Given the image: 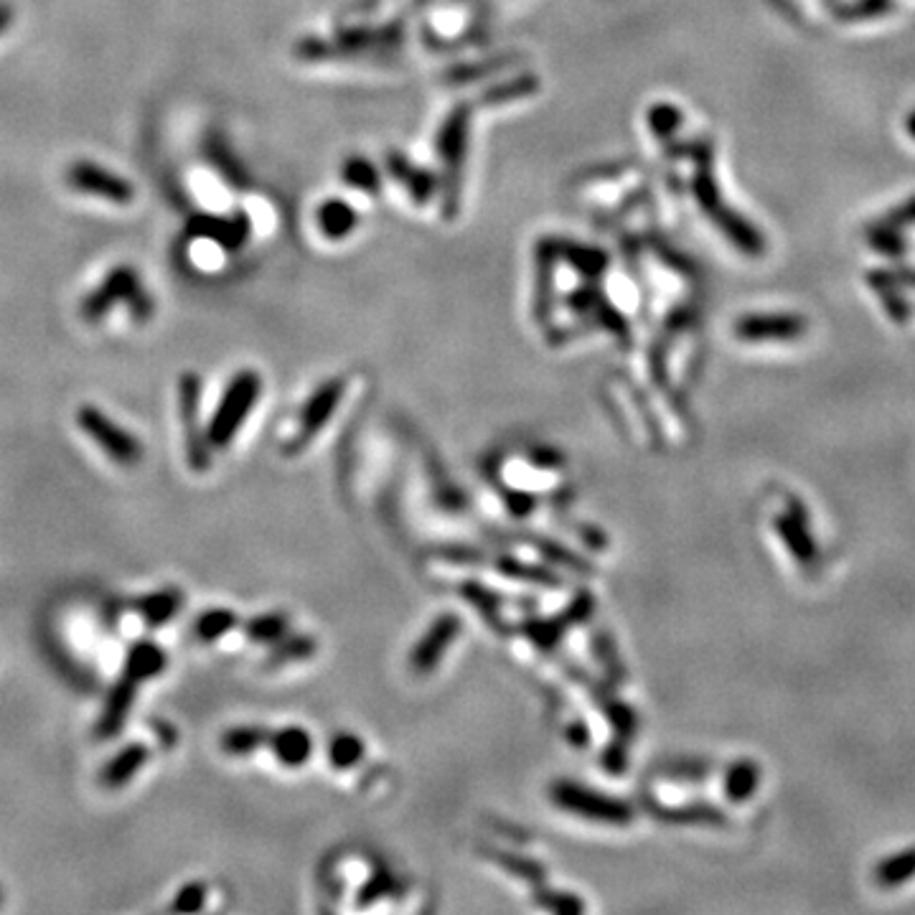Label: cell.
Instances as JSON below:
<instances>
[{
	"label": "cell",
	"instance_id": "6da1fadb",
	"mask_svg": "<svg viewBox=\"0 0 915 915\" xmlns=\"http://www.w3.org/2000/svg\"><path fill=\"white\" fill-rule=\"evenodd\" d=\"M260 374L257 372H239L224 389L222 400H219L217 412L211 415L209 427H206V438L214 450H224L239 433L242 422L250 417L257 397H260Z\"/></svg>",
	"mask_w": 915,
	"mask_h": 915
},
{
	"label": "cell",
	"instance_id": "7a4b0ae2",
	"mask_svg": "<svg viewBox=\"0 0 915 915\" xmlns=\"http://www.w3.org/2000/svg\"><path fill=\"white\" fill-rule=\"evenodd\" d=\"M692 186H694V196H697L699 206L705 209L707 217L715 219L717 227H720L722 232L732 239V242L738 244L740 250L748 252V255H760V252H763L766 244H763V237H760L758 229H755L750 222H745L738 211L727 209V206L722 204L715 176H712L707 161L699 163V171H697V176H694Z\"/></svg>",
	"mask_w": 915,
	"mask_h": 915
},
{
	"label": "cell",
	"instance_id": "3957f363",
	"mask_svg": "<svg viewBox=\"0 0 915 915\" xmlns=\"http://www.w3.org/2000/svg\"><path fill=\"white\" fill-rule=\"evenodd\" d=\"M468 130H471V107H455L445 120L438 138V153L443 161V186H445V214L453 217L458 209V191H461L463 161L468 153Z\"/></svg>",
	"mask_w": 915,
	"mask_h": 915
},
{
	"label": "cell",
	"instance_id": "277c9868",
	"mask_svg": "<svg viewBox=\"0 0 915 915\" xmlns=\"http://www.w3.org/2000/svg\"><path fill=\"white\" fill-rule=\"evenodd\" d=\"M77 427L87 435L107 458H112L120 466H135L143 458V445L135 438L133 433H128L125 427L117 425L112 417H107L100 407L95 405H82L77 410Z\"/></svg>",
	"mask_w": 915,
	"mask_h": 915
},
{
	"label": "cell",
	"instance_id": "5b68a950",
	"mask_svg": "<svg viewBox=\"0 0 915 915\" xmlns=\"http://www.w3.org/2000/svg\"><path fill=\"white\" fill-rule=\"evenodd\" d=\"M552 801L560 809L570 811V814L600 821V824H628L633 819L631 809L623 801L610 799V796H603L600 791H593V788H585L572 781L555 783L552 786Z\"/></svg>",
	"mask_w": 915,
	"mask_h": 915
},
{
	"label": "cell",
	"instance_id": "8992f818",
	"mask_svg": "<svg viewBox=\"0 0 915 915\" xmlns=\"http://www.w3.org/2000/svg\"><path fill=\"white\" fill-rule=\"evenodd\" d=\"M67 183L74 191L125 206L135 199L133 183L92 161H74L67 171Z\"/></svg>",
	"mask_w": 915,
	"mask_h": 915
},
{
	"label": "cell",
	"instance_id": "52a82bcc",
	"mask_svg": "<svg viewBox=\"0 0 915 915\" xmlns=\"http://www.w3.org/2000/svg\"><path fill=\"white\" fill-rule=\"evenodd\" d=\"M140 288H143V285H140L138 272L130 265H117L115 270H110V275L84 298L79 313H82L84 321L89 323L100 321V318H105L117 303H128Z\"/></svg>",
	"mask_w": 915,
	"mask_h": 915
},
{
	"label": "cell",
	"instance_id": "ba28073f",
	"mask_svg": "<svg viewBox=\"0 0 915 915\" xmlns=\"http://www.w3.org/2000/svg\"><path fill=\"white\" fill-rule=\"evenodd\" d=\"M199 394L201 382L194 372L181 374L178 379V407H181V417L186 422V433H189V463L196 471H206L209 466V438L204 433H199L196 427V415H199Z\"/></svg>",
	"mask_w": 915,
	"mask_h": 915
},
{
	"label": "cell",
	"instance_id": "9c48e42d",
	"mask_svg": "<svg viewBox=\"0 0 915 915\" xmlns=\"http://www.w3.org/2000/svg\"><path fill=\"white\" fill-rule=\"evenodd\" d=\"M809 331V323L801 316L788 313H755L740 318L735 336L743 341H796Z\"/></svg>",
	"mask_w": 915,
	"mask_h": 915
},
{
	"label": "cell",
	"instance_id": "30bf717a",
	"mask_svg": "<svg viewBox=\"0 0 915 915\" xmlns=\"http://www.w3.org/2000/svg\"><path fill=\"white\" fill-rule=\"evenodd\" d=\"M138 684L140 682H135L128 674H120V679L112 684V689L107 692L105 707H102L100 717L95 722L97 740H115L122 732V727L128 725L130 710H133L135 697H138Z\"/></svg>",
	"mask_w": 915,
	"mask_h": 915
},
{
	"label": "cell",
	"instance_id": "8fae6325",
	"mask_svg": "<svg viewBox=\"0 0 915 915\" xmlns=\"http://www.w3.org/2000/svg\"><path fill=\"white\" fill-rule=\"evenodd\" d=\"M458 633H461V618L453 616V613L440 616L433 626L427 628L425 636L417 641L415 651H412V669L420 671V674L433 671V666L443 659L445 649L458 638Z\"/></svg>",
	"mask_w": 915,
	"mask_h": 915
},
{
	"label": "cell",
	"instance_id": "7c38bea8",
	"mask_svg": "<svg viewBox=\"0 0 915 915\" xmlns=\"http://www.w3.org/2000/svg\"><path fill=\"white\" fill-rule=\"evenodd\" d=\"M341 394H344V384H341L339 379L323 384V387L313 394L311 400H308V405H305L303 417H300V435L298 440H295V445L311 440L313 435L326 425L328 417L333 415V410L339 407Z\"/></svg>",
	"mask_w": 915,
	"mask_h": 915
},
{
	"label": "cell",
	"instance_id": "4fadbf2b",
	"mask_svg": "<svg viewBox=\"0 0 915 915\" xmlns=\"http://www.w3.org/2000/svg\"><path fill=\"white\" fill-rule=\"evenodd\" d=\"M150 750L143 743H130L122 750H117L110 760L105 763V768L100 771V783L105 788H120L125 783H130L135 778V773L148 763Z\"/></svg>",
	"mask_w": 915,
	"mask_h": 915
},
{
	"label": "cell",
	"instance_id": "5bb4252c",
	"mask_svg": "<svg viewBox=\"0 0 915 915\" xmlns=\"http://www.w3.org/2000/svg\"><path fill=\"white\" fill-rule=\"evenodd\" d=\"M166 664H168L166 649H161L156 641H148V638H143V641H135V644L128 649V654H125L122 674L133 677L135 682H148V679L163 674Z\"/></svg>",
	"mask_w": 915,
	"mask_h": 915
},
{
	"label": "cell",
	"instance_id": "9a60e30c",
	"mask_svg": "<svg viewBox=\"0 0 915 915\" xmlns=\"http://www.w3.org/2000/svg\"><path fill=\"white\" fill-rule=\"evenodd\" d=\"M183 593L178 588H163L156 593H148L143 598H138L135 610L143 618V623L148 628H161L166 623H171L178 616V610L183 605Z\"/></svg>",
	"mask_w": 915,
	"mask_h": 915
},
{
	"label": "cell",
	"instance_id": "2e32d148",
	"mask_svg": "<svg viewBox=\"0 0 915 915\" xmlns=\"http://www.w3.org/2000/svg\"><path fill=\"white\" fill-rule=\"evenodd\" d=\"M799 509L801 506L796 504V511H788V514L778 516L776 527L783 542L791 549V555H796V560H799L801 565H811V562L816 560V542L811 539V534L806 532L804 514H801Z\"/></svg>",
	"mask_w": 915,
	"mask_h": 915
},
{
	"label": "cell",
	"instance_id": "e0dca14e",
	"mask_svg": "<svg viewBox=\"0 0 915 915\" xmlns=\"http://www.w3.org/2000/svg\"><path fill=\"white\" fill-rule=\"evenodd\" d=\"M555 242H542L537 252V295H534V313L539 321L552 313V290H555Z\"/></svg>",
	"mask_w": 915,
	"mask_h": 915
},
{
	"label": "cell",
	"instance_id": "ac0fdd59",
	"mask_svg": "<svg viewBox=\"0 0 915 915\" xmlns=\"http://www.w3.org/2000/svg\"><path fill=\"white\" fill-rule=\"evenodd\" d=\"M311 748V735L303 727H285L272 738V750H275L280 763L290 768L303 766L305 760L311 758Z\"/></svg>",
	"mask_w": 915,
	"mask_h": 915
},
{
	"label": "cell",
	"instance_id": "d6986e66",
	"mask_svg": "<svg viewBox=\"0 0 915 915\" xmlns=\"http://www.w3.org/2000/svg\"><path fill=\"white\" fill-rule=\"evenodd\" d=\"M760 783V768L753 760H738L725 773V796L735 804H743L755 793Z\"/></svg>",
	"mask_w": 915,
	"mask_h": 915
},
{
	"label": "cell",
	"instance_id": "ffe728a7",
	"mask_svg": "<svg viewBox=\"0 0 915 915\" xmlns=\"http://www.w3.org/2000/svg\"><path fill=\"white\" fill-rule=\"evenodd\" d=\"M915 877V847L903 849L875 867V880L880 888H900Z\"/></svg>",
	"mask_w": 915,
	"mask_h": 915
},
{
	"label": "cell",
	"instance_id": "44dd1931",
	"mask_svg": "<svg viewBox=\"0 0 915 915\" xmlns=\"http://www.w3.org/2000/svg\"><path fill=\"white\" fill-rule=\"evenodd\" d=\"M318 227L326 237L331 239H341L346 234L354 232L356 227V211L351 206H346L344 201H326V204L318 209Z\"/></svg>",
	"mask_w": 915,
	"mask_h": 915
},
{
	"label": "cell",
	"instance_id": "7402d4cb",
	"mask_svg": "<svg viewBox=\"0 0 915 915\" xmlns=\"http://www.w3.org/2000/svg\"><path fill=\"white\" fill-rule=\"evenodd\" d=\"M389 168H392L394 176H397L402 183H405L407 189H410V194L415 196L417 201H427L430 196L435 194L433 173H427V171H422V168L410 166V163H407L405 158H400V156L389 158Z\"/></svg>",
	"mask_w": 915,
	"mask_h": 915
},
{
	"label": "cell",
	"instance_id": "603a6c76",
	"mask_svg": "<svg viewBox=\"0 0 915 915\" xmlns=\"http://www.w3.org/2000/svg\"><path fill=\"white\" fill-rule=\"evenodd\" d=\"M234 626H237V616H234L232 610L211 608L194 621V636L199 641H204V644H211V641L227 636Z\"/></svg>",
	"mask_w": 915,
	"mask_h": 915
},
{
	"label": "cell",
	"instance_id": "cb8c5ba5",
	"mask_svg": "<svg viewBox=\"0 0 915 915\" xmlns=\"http://www.w3.org/2000/svg\"><path fill=\"white\" fill-rule=\"evenodd\" d=\"M189 232L196 234V237H209V239H219L224 244H237L242 242V237L247 234V229L242 227L239 222H222V219L214 217H199L189 224Z\"/></svg>",
	"mask_w": 915,
	"mask_h": 915
},
{
	"label": "cell",
	"instance_id": "d4e9b609",
	"mask_svg": "<svg viewBox=\"0 0 915 915\" xmlns=\"http://www.w3.org/2000/svg\"><path fill=\"white\" fill-rule=\"evenodd\" d=\"M262 743H265V730H260V727H234V730L224 732L222 740H219L222 750H227L229 755H247L260 748Z\"/></svg>",
	"mask_w": 915,
	"mask_h": 915
},
{
	"label": "cell",
	"instance_id": "484cf974",
	"mask_svg": "<svg viewBox=\"0 0 915 915\" xmlns=\"http://www.w3.org/2000/svg\"><path fill=\"white\" fill-rule=\"evenodd\" d=\"M328 758H331L333 768H354L364 758V743L351 732L336 735L328 748Z\"/></svg>",
	"mask_w": 915,
	"mask_h": 915
},
{
	"label": "cell",
	"instance_id": "4316f807",
	"mask_svg": "<svg viewBox=\"0 0 915 915\" xmlns=\"http://www.w3.org/2000/svg\"><path fill=\"white\" fill-rule=\"evenodd\" d=\"M285 631H288V621L283 616H260L247 623V636L252 641H260V644L278 641L285 636Z\"/></svg>",
	"mask_w": 915,
	"mask_h": 915
},
{
	"label": "cell",
	"instance_id": "83f0119b",
	"mask_svg": "<svg viewBox=\"0 0 915 915\" xmlns=\"http://www.w3.org/2000/svg\"><path fill=\"white\" fill-rule=\"evenodd\" d=\"M344 181H349V186L359 191H369V194H377L379 191V176L377 171L372 168L369 161H361V158H354L344 166Z\"/></svg>",
	"mask_w": 915,
	"mask_h": 915
},
{
	"label": "cell",
	"instance_id": "f1b7e54d",
	"mask_svg": "<svg viewBox=\"0 0 915 915\" xmlns=\"http://www.w3.org/2000/svg\"><path fill=\"white\" fill-rule=\"evenodd\" d=\"M661 819L666 821H677V824H699V821H707V824H722V811L712 809V806H687V809H666L661 811Z\"/></svg>",
	"mask_w": 915,
	"mask_h": 915
},
{
	"label": "cell",
	"instance_id": "f546056e",
	"mask_svg": "<svg viewBox=\"0 0 915 915\" xmlns=\"http://www.w3.org/2000/svg\"><path fill=\"white\" fill-rule=\"evenodd\" d=\"M649 125L659 138H669V135L677 133L679 125H682V112H679L677 107L656 105L654 110L649 112Z\"/></svg>",
	"mask_w": 915,
	"mask_h": 915
},
{
	"label": "cell",
	"instance_id": "4dcf8cb0",
	"mask_svg": "<svg viewBox=\"0 0 915 915\" xmlns=\"http://www.w3.org/2000/svg\"><path fill=\"white\" fill-rule=\"evenodd\" d=\"M204 903H206L204 885H201V882H189V885H183V888L178 890L171 910L173 913H196V910L204 908Z\"/></svg>",
	"mask_w": 915,
	"mask_h": 915
},
{
	"label": "cell",
	"instance_id": "1f68e13d",
	"mask_svg": "<svg viewBox=\"0 0 915 915\" xmlns=\"http://www.w3.org/2000/svg\"><path fill=\"white\" fill-rule=\"evenodd\" d=\"M567 257L572 260V265L577 270H583L585 275H600L605 270V255L598 250H585V247H570Z\"/></svg>",
	"mask_w": 915,
	"mask_h": 915
},
{
	"label": "cell",
	"instance_id": "d6a6232c",
	"mask_svg": "<svg viewBox=\"0 0 915 915\" xmlns=\"http://www.w3.org/2000/svg\"><path fill=\"white\" fill-rule=\"evenodd\" d=\"M534 89H537V79H534V77H524V79H516V82H509V84H506V87L494 89V92H491V95H486V100H494V102H491V105H499V102L511 100V97L532 95Z\"/></svg>",
	"mask_w": 915,
	"mask_h": 915
},
{
	"label": "cell",
	"instance_id": "836d02e7",
	"mask_svg": "<svg viewBox=\"0 0 915 915\" xmlns=\"http://www.w3.org/2000/svg\"><path fill=\"white\" fill-rule=\"evenodd\" d=\"M870 239H872V244H875L877 250L888 252V255H900V252L905 250L903 239L898 237L895 227H890V224H885V222H882L880 227H877L875 232H872Z\"/></svg>",
	"mask_w": 915,
	"mask_h": 915
},
{
	"label": "cell",
	"instance_id": "e575fe53",
	"mask_svg": "<svg viewBox=\"0 0 915 915\" xmlns=\"http://www.w3.org/2000/svg\"><path fill=\"white\" fill-rule=\"evenodd\" d=\"M128 311H130V316L135 318V321H148L150 316H153V298H150L148 293H145V288H140L138 293L133 295V298L128 300Z\"/></svg>",
	"mask_w": 915,
	"mask_h": 915
},
{
	"label": "cell",
	"instance_id": "d590c367",
	"mask_svg": "<svg viewBox=\"0 0 915 915\" xmlns=\"http://www.w3.org/2000/svg\"><path fill=\"white\" fill-rule=\"evenodd\" d=\"M913 222H915V199L908 201L903 209L888 214V219H885V224H890V227H903V224H913Z\"/></svg>",
	"mask_w": 915,
	"mask_h": 915
},
{
	"label": "cell",
	"instance_id": "8d00e7d4",
	"mask_svg": "<svg viewBox=\"0 0 915 915\" xmlns=\"http://www.w3.org/2000/svg\"><path fill=\"white\" fill-rule=\"evenodd\" d=\"M13 23V6L8 0H0V36L6 34Z\"/></svg>",
	"mask_w": 915,
	"mask_h": 915
},
{
	"label": "cell",
	"instance_id": "74e56055",
	"mask_svg": "<svg viewBox=\"0 0 915 915\" xmlns=\"http://www.w3.org/2000/svg\"><path fill=\"white\" fill-rule=\"evenodd\" d=\"M501 862H504L506 867H511V865H516L514 860H511V857H501ZM519 867H522V870H534V865L532 862H519Z\"/></svg>",
	"mask_w": 915,
	"mask_h": 915
},
{
	"label": "cell",
	"instance_id": "f35d334b",
	"mask_svg": "<svg viewBox=\"0 0 915 915\" xmlns=\"http://www.w3.org/2000/svg\"><path fill=\"white\" fill-rule=\"evenodd\" d=\"M905 130H908V135H910V138H915V110L910 112V115H908V120H905Z\"/></svg>",
	"mask_w": 915,
	"mask_h": 915
},
{
	"label": "cell",
	"instance_id": "ab89813d",
	"mask_svg": "<svg viewBox=\"0 0 915 915\" xmlns=\"http://www.w3.org/2000/svg\"><path fill=\"white\" fill-rule=\"evenodd\" d=\"M0 903H3V890H0Z\"/></svg>",
	"mask_w": 915,
	"mask_h": 915
}]
</instances>
